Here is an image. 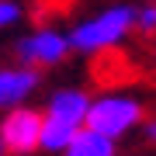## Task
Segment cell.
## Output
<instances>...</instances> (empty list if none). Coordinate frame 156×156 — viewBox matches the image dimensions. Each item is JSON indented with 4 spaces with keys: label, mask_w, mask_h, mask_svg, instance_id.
<instances>
[{
    "label": "cell",
    "mask_w": 156,
    "mask_h": 156,
    "mask_svg": "<svg viewBox=\"0 0 156 156\" xmlns=\"http://www.w3.org/2000/svg\"><path fill=\"white\" fill-rule=\"evenodd\" d=\"M90 101L83 90L76 87H62L45 101V122H42V149L45 153H66V146L73 142V135L87 125L90 115Z\"/></svg>",
    "instance_id": "1"
},
{
    "label": "cell",
    "mask_w": 156,
    "mask_h": 156,
    "mask_svg": "<svg viewBox=\"0 0 156 156\" xmlns=\"http://www.w3.org/2000/svg\"><path fill=\"white\" fill-rule=\"evenodd\" d=\"M135 17H139V7L132 4H115V7H104L101 14L80 21L76 28L69 31L73 38V49L83 52V56H101L108 49H118L128 31L135 28Z\"/></svg>",
    "instance_id": "2"
},
{
    "label": "cell",
    "mask_w": 156,
    "mask_h": 156,
    "mask_svg": "<svg viewBox=\"0 0 156 156\" xmlns=\"http://www.w3.org/2000/svg\"><path fill=\"white\" fill-rule=\"evenodd\" d=\"M87 125L97 128V132H104V135H111V139H122V135H128L132 128L142 125V104H139V97H132V94L94 97L90 101Z\"/></svg>",
    "instance_id": "3"
},
{
    "label": "cell",
    "mask_w": 156,
    "mask_h": 156,
    "mask_svg": "<svg viewBox=\"0 0 156 156\" xmlns=\"http://www.w3.org/2000/svg\"><path fill=\"white\" fill-rule=\"evenodd\" d=\"M42 122L45 115L28 104L7 108L4 122H0V149L7 156H28L35 149H42Z\"/></svg>",
    "instance_id": "4"
},
{
    "label": "cell",
    "mask_w": 156,
    "mask_h": 156,
    "mask_svg": "<svg viewBox=\"0 0 156 156\" xmlns=\"http://www.w3.org/2000/svg\"><path fill=\"white\" fill-rule=\"evenodd\" d=\"M73 49V38L62 35L59 28H35L28 35H21L14 45L17 52V62L24 66H35V69H45V66H59L66 59V52Z\"/></svg>",
    "instance_id": "5"
},
{
    "label": "cell",
    "mask_w": 156,
    "mask_h": 156,
    "mask_svg": "<svg viewBox=\"0 0 156 156\" xmlns=\"http://www.w3.org/2000/svg\"><path fill=\"white\" fill-rule=\"evenodd\" d=\"M35 90H38V73H35V66L17 62V66L0 69V104H4V108L24 104Z\"/></svg>",
    "instance_id": "6"
},
{
    "label": "cell",
    "mask_w": 156,
    "mask_h": 156,
    "mask_svg": "<svg viewBox=\"0 0 156 156\" xmlns=\"http://www.w3.org/2000/svg\"><path fill=\"white\" fill-rule=\"evenodd\" d=\"M115 142L118 139H111V135H104V132H97V128L83 125L76 135H73V142L66 146L62 156H118Z\"/></svg>",
    "instance_id": "7"
},
{
    "label": "cell",
    "mask_w": 156,
    "mask_h": 156,
    "mask_svg": "<svg viewBox=\"0 0 156 156\" xmlns=\"http://www.w3.org/2000/svg\"><path fill=\"white\" fill-rule=\"evenodd\" d=\"M135 28H139L142 35H153V31H156V4H146V7H139Z\"/></svg>",
    "instance_id": "8"
},
{
    "label": "cell",
    "mask_w": 156,
    "mask_h": 156,
    "mask_svg": "<svg viewBox=\"0 0 156 156\" xmlns=\"http://www.w3.org/2000/svg\"><path fill=\"white\" fill-rule=\"evenodd\" d=\"M17 21H21V4H17V0H0V24L11 28Z\"/></svg>",
    "instance_id": "9"
},
{
    "label": "cell",
    "mask_w": 156,
    "mask_h": 156,
    "mask_svg": "<svg viewBox=\"0 0 156 156\" xmlns=\"http://www.w3.org/2000/svg\"><path fill=\"white\" fill-rule=\"evenodd\" d=\"M142 132H146V142L156 149V118H149V122H142Z\"/></svg>",
    "instance_id": "10"
}]
</instances>
